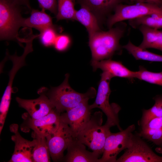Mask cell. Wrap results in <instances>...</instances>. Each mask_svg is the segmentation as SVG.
<instances>
[{
	"label": "cell",
	"instance_id": "obj_10",
	"mask_svg": "<svg viewBox=\"0 0 162 162\" xmlns=\"http://www.w3.org/2000/svg\"><path fill=\"white\" fill-rule=\"evenodd\" d=\"M88 101H83L61 114V121L70 127L75 138L91 117L92 109Z\"/></svg>",
	"mask_w": 162,
	"mask_h": 162
},
{
	"label": "cell",
	"instance_id": "obj_16",
	"mask_svg": "<svg viewBox=\"0 0 162 162\" xmlns=\"http://www.w3.org/2000/svg\"><path fill=\"white\" fill-rule=\"evenodd\" d=\"M81 6L86 7L98 17L103 19L112 12L119 4L127 0H78Z\"/></svg>",
	"mask_w": 162,
	"mask_h": 162
},
{
	"label": "cell",
	"instance_id": "obj_31",
	"mask_svg": "<svg viewBox=\"0 0 162 162\" xmlns=\"http://www.w3.org/2000/svg\"><path fill=\"white\" fill-rule=\"evenodd\" d=\"M20 5H23L31 9L29 0H14Z\"/></svg>",
	"mask_w": 162,
	"mask_h": 162
},
{
	"label": "cell",
	"instance_id": "obj_2",
	"mask_svg": "<svg viewBox=\"0 0 162 162\" xmlns=\"http://www.w3.org/2000/svg\"><path fill=\"white\" fill-rule=\"evenodd\" d=\"M69 74H66L64 81L60 85L52 88L45 94L57 111L61 114L83 101L95 98L97 93L93 87L84 93L76 92L69 83Z\"/></svg>",
	"mask_w": 162,
	"mask_h": 162
},
{
	"label": "cell",
	"instance_id": "obj_6",
	"mask_svg": "<svg viewBox=\"0 0 162 162\" xmlns=\"http://www.w3.org/2000/svg\"><path fill=\"white\" fill-rule=\"evenodd\" d=\"M113 12L107 20L109 29L116 23L126 20L148 14H162V8L148 3H137L131 4L122 3L116 7Z\"/></svg>",
	"mask_w": 162,
	"mask_h": 162
},
{
	"label": "cell",
	"instance_id": "obj_19",
	"mask_svg": "<svg viewBox=\"0 0 162 162\" xmlns=\"http://www.w3.org/2000/svg\"><path fill=\"white\" fill-rule=\"evenodd\" d=\"M81 6L80 8L76 12L74 20L78 21L86 27L90 37L96 32L101 30L99 21L89 9L85 6Z\"/></svg>",
	"mask_w": 162,
	"mask_h": 162
},
{
	"label": "cell",
	"instance_id": "obj_7",
	"mask_svg": "<svg viewBox=\"0 0 162 162\" xmlns=\"http://www.w3.org/2000/svg\"><path fill=\"white\" fill-rule=\"evenodd\" d=\"M135 129V125L132 124L119 132H110L106 139L102 155L99 158V162H116L118 154L130 145Z\"/></svg>",
	"mask_w": 162,
	"mask_h": 162
},
{
	"label": "cell",
	"instance_id": "obj_30",
	"mask_svg": "<svg viewBox=\"0 0 162 162\" xmlns=\"http://www.w3.org/2000/svg\"><path fill=\"white\" fill-rule=\"evenodd\" d=\"M133 4L145 3L152 4L162 8V0H127Z\"/></svg>",
	"mask_w": 162,
	"mask_h": 162
},
{
	"label": "cell",
	"instance_id": "obj_14",
	"mask_svg": "<svg viewBox=\"0 0 162 162\" xmlns=\"http://www.w3.org/2000/svg\"><path fill=\"white\" fill-rule=\"evenodd\" d=\"M62 160L67 162H99L100 156L86 149L85 145L74 138L69 144Z\"/></svg>",
	"mask_w": 162,
	"mask_h": 162
},
{
	"label": "cell",
	"instance_id": "obj_17",
	"mask_svg": "<svg viewBox=\"0 0 162 162\" xmlns=\"http://www.w3.org/2000/svg\"><path fill=\"white\" fill-rule=\"evenodd\" d=\"M141 128L140 136L153 142L157 152L162 153V117L151 119Z\"/></svg>",
	"mask_w": 162,
	"mask_h": 162
},
{
	"label": "cell",
	"instance_id": "obj_15",
	"mask_svg": "<svg viewBox=\"0 0 162 162\" xmlns=\"http://www.w3.org/2000/svg\"><path fill=\"white\" fill-rule=\"evenodd\" d=\"M91 65L94 71L100 69L103 72L109 73L112 77H118L128 79L135 78L136 71L130 70L120 62L113 61L111 59L100 61H92Z\"/></svg>",
	"mask_w": 162,
	"mask_h": 162
},
{
	"label": "cell",
	"instance_id": "obj_5",
	"mask_svg": "<svg viewBox=\"0 0 162 162\" xmlns=\"http://www.w3.org/2000/svg\"><path fill=\"white\" fill-rule=\"evenodd\" d=\"M101 78L99 82L96 98L93 104L89 105L91 109L98 108L101 109L107 117L105 124L110 128L116 126L120 130H122L119 124L118 113L121 108L116 103L110 104L109 98L111 91L110 83L113 78L107 72H103L100 74Z\"/></svg>",
	"mask_w": 162,
	"mask_h": 162
},
{
	"label": "cell",
	"instance_id": "obj_11",
	"mask_svg": "<svg viewBox=\"0 0 162 162\" xmlns=\"http://www.w3.org/2000/svg\"><path fill=\"white\" fill-rule=\"evenodd\" d=\"M10 131L14 133L11 139L15 143L14 152L10 162H33V150L36 143V139L29 141L23 138L18 131V126L13 124L10 127Z\"/></svg>",
	"mask_w": 162,
	"mask_h": 162
},
{
	"label": "cell",
	"instance_id": "obj_23",
	"mask_svg": "<svg viewBox=\"0 0 162 162\" xmlns=\"http://www.w3.org/2000/svg\"><path fill=\"white\" fill-rule=\"evenodd\" d=\"M33 138L36 139V143L33 153V162H50V156L46 137L34 133Z\"/></svg>",
	"mask_w": 162,
	"mask_h": 162
},
{
	"label": "cell",
	"instance_id": "obj_3",
	"mask_svg": "<svg viewBox=\"0 0 162 162\" xmlns=\"http://www.w3.org/2000/svg\"><path fill=\"white\" fill-rule=\"evenodd\" d=\"M103 122L102 112H95L76 137L100 156L103 154L106 139L111 132L110 128L105 124L102 125Z\"/></svg>",
	"mask_w": 162,
	"mask_h": 162
},
{
	"label": "cell",
	"instance_id": "obj_27",
	"mask_svg": "<svg viewBox=\"0 0 162 162\" xmlns=\"http://www.w3.org/2000/svg\"><path fill=\"white\" fill-rule=\"evenodd\" d=\"M40 32L39 37L44 45L49 46L54 45L58 35L55 26L46 28Z\"/></svg>",
	"mask_w": 162,
	"mask_h": 162
},
{
	"label": "cell",
	"instance_id": "obj_21",
	"mask_svg": "<svg viewBox=\"0 0 162 162\" xmlns=\"http://www.w3.org/2000/svg\"><path fill=\"white\" fill-rule=\"evenodd\" d=\"M122 46L136 60L162 62V55L154 53L136 46L130 40L126 45Z\"/></svg>",
	"mask_w": 162,
	"mask_h": 162
},
{
	"label": "cell",
	"instance_id": "obj_28",
	"mask_svg": "<svg viewBox=\"0 0 162 162\" xmlns=\"http://www.w3.org/2000/svg\"><path fill=\"white\" fill-rule=\"evenodd\" d=\"M70 43V39L68 35L59 34L57 36L53 45L57 50L63 51L68 48Z\"/></svg>",
	"mask_w": 162,
	"mask_h": 162
},
{
	"label": "cell",
	"instance_id": "obj_9",
	"mask_svg": "<svg viewBox=\"0 0 162 162\" xmlns=\"http://www.w3.org/2000/svg\"><path fill=\"white\" fill-rule=\"evenodd\" d=\"M74 138L70 127L61 120L57 130L46 137L50 156L54 161L62 160L64 151Z\"/></svg>",
	"mask_w": 162,
	"mask_h": 162
},
{
	"label": "cell",
	"instance_id": "obj_26",
	"mask_svg": "<svg viewBox=\"0 0 162 162\" xmlns=\"http://www.w3.org/2000/svg\"><path fill=\"white\" fill-rule=\"evenodd\" d=\"M135 78L162 86V71L152 72L148 70L142 66H140L139 70L136 71Z\"/></svg>",
	"mask_w": 162,
	"mask_h": 162
},
{
	"label": "cell",
	"instance_id": "obj_8",
	"mask_svg": "<svg viewBox=\"0 0 162 162\" xmlns=\"http://www.w3.org/2000/svg\"><path fill=\"white\" fill-rule=\"evenodd\" d=\"M116 162H162V156L156 154L139 134H133L130 145Z\"/></svg>",
	"mask_w": 162,
	"mask_h": 162
},
{
	"label": "cell",
	"instance_id": "obj_13",
	"mask_svg": "<svg viewBox=\"0 0 162 162\" xmlns=\"http://www.w3.org/2000/svg\"><path fill=\"white\" fill-rule=\"evenodd\" d=\"M60 115L55 108L40 118L33 119L29 117L27 121V125L35 133L46 137L58 128L61 122Z\"/></svg>",
	"mask_w": 162,
	"mask_h": 162
},
{
	"label": "cell",
	"instance_id": "obj_20",
	"mask_svg": "<svg viewBox=\"0 0 162 162\" xmlns=\"http://www.w3.org/2000/svg\"><path fill=\"white\" fill-rule=\"evenodd\" d=\"M54 26L51 17L45 11L32 10L30 16L25 18L23 27L32 28L40 32L50 27Z\"/></svg>",
	"mask_w": 162,
	"mask_h": 162
},
{
	"label": "cell",
	"instance_id": "obj_1",
	"mask_svg": "<svg viewBox=\"0 0 162 162\" xmlns=\"http://www.w3.org/2000/svg\"><path fill=\"white\" fill-rule=\"evenodd\" d=\"M126 26L125 23H119L107 31L100 30L89 37V46L92 52V61L111 59L116 52H121L123 48L119 41L124 35Z\"/></svg>",
	"mask_w": 162,
	"mask_h": 162
},
{
	"label": "cell",
	"instance_id": "obj_25",
	"mask_svg": "<svg viewBox=\"0 0 162 162\" xmlns=\"http://www.w3.org/2000/svg\"><path fill=\"white\" fill-rule=\"evenodd\" d=\"M154 99L155 101L154 105L150 108L143 111L140 123L141 127L153 118L162 117V95L155 96Z\"/></svg>",
	"mask_w": 162,
	"mask_h": 162
},
{
	"label": "cell",
	"instance_id": "obj_22",
	"mask_svg": "<svg viewBox=\"0 0 162 162\" xmlns=\"http://www.w3.org/2000/svg\"><path fill=\"white\" fill-rule=\"evenodd\" d=\"M128 23L132 28H138L144 26L156 29L162 28V14H153L141 16L128 20Z\"/></svg>",
	"mask_w": 162,
	"mask_h": 162
},
{
	"label": "cell",
	"instance_id": "obj_18",
	"mask_svg": "<svg viewBox=\"0 0 162 162\" xmlns=\"http://www.w3.org/2000/svg\"><path fill=\"white\" fill-rule=\"evenodd\" d=\"M138 28L143 36V40L139 47L143 49L154 48L162 52V30L144 26H140Z\"/></svg>",
	"mask_w": 162,
	"mask_h": 162
},
{
	"label": "cell",
	"instance_id": "obj_4",
	"mask_svg": "<svg viewBox=\"0 0 162 162\" xmlns=\"http://www.w3.org/2000/svg\"><path fill=\"white\" fill-rule=\"evenodd\" d=\"M20 4L14 0H0V37L1 40H20L19 28L25 18L21 14Z\"/></svg>",
	"mask_w": 162,
	"mask_h": 162
},
{
	"label": "cell",
	"instance_id": "obj_12",
	"mask_svg": "<svg viewBox=\"0 0 162 162\" xmlns=\"http://www.w3.org/2000/svg\"><path fill=\"white\" fill-rule=\"evenodd\" d=\"M40 96L34 99H25L16 97V100L19 106L26 110L30 118L33 119L43 117L49 113L55 107L41 90L39 91Z\"/></svg>",
	"mask_w": 162,
	"mask_h": 162
},
{
	"label": "cell",
	"instance_id": "obj_24",
	"mask_svg": "<svg viewBox=\"0 0 162 162\" xmlns=\"http://www.w3.org/2000/svg\"><path fill=\"white\" fill-rule=\"evenodd\" d=\"M75 0H57V21L62 20H74L76 11L74 8Z\"/></svg>",
	"mask_w": 162,
	"mask_h": 162
},
{
	"label": "cell",
	"instance_id": "obj_29",
	"mask_svg": "<svg viewBox=\"0 0 162 162\" xmlns=\"http://www.w3.org/2000/svg\"><path fill=\"white\" fill-rule=\"evenodd\" d=\"M42 10H48L56 15L58 11L57 0H37Z\"/></svg>",
	"mask_w": 162,
	"mask_h": 162
}]
</instances>
